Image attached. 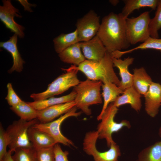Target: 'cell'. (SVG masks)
<instances>
[{
	"label": "cell",
	"instance_id": "cell-1",
	"mask_svg": "<svg viewBox=\"0 0 161 161\" xmlns=\"http://www.w3.org/2000/svg\"><path fill=\"white\" fill-rule=\"evenodd\" d=\"M126 21L121 13L111 12L103 18L96 35L108 52L127 49L130 46L126 36Z\"/></svg>",
	"mask_w": 161,
	"mask_h": 161
},
{
	"label": "cell",
	"instance_id": "cell-2",
	"mask_svg": "<svg viewBox=\"0 0 161 161\" xmlns=\"http://www.w3.org/2000/svg\"><path fill=\"white\" fill-rule=\"evenodd\" d=\"M111 54L106 51L103 58L99 61L85 60L78 66L72 65L69 68L80 71L87 79L100 81L103 83L110 82L118 86L120 80L113 69Z\"/></svg>",
	"mask_w": 161,
	"mask_h": 161
},
{
	"label": "cell",
	"instance_id": "cell-3",
	"mask_svg": "<svg viewBox=\"0 0 161 161\" xmlns=\"http://www.w3.org/2000/svg\"><path fill=\"white\" fill-rule=\"evenodd\" d=\"M102 83L87 79L80 81L74 88L76 92L74 100L76 106L86 115L92 114L91 110L89 108L90 106L102 103L100 92Z\"/></svg>",
	"mask_w": 161,
	"mask_h": 161
},
{
	"label": "cell",
	"instance_id": "cell-4",
	"mask_svg": "<svg viewBox=\"0 0 161 161\" xmlns=\"http://www.w3.org/2000/svg\"><path fill=\"white\" fill-rule=\"evenodd\" d=\"M62 69L66 72L58 76L48 85L44 91L32 93L30 95V97L35 101L45 100L62 94L79 83L80 81L77 76L78 70L69 68Z\"/></svg>",
	"mask_w": 161,
	"mask_h": 161
},
{
	"label": "cell",
	"instance_id": "cell-5",
	"mask_svg": "<svg viewBox=\"0 0 161 161\" xmlns=\"http://www.w3.org/2000/svg\"><path fill=\"white\" fill-rule=\"evenodd\" d=\"M118 110V108L112 103H110L103 114L101 121L97 127L98 138L105 139L109 148L112 143L115 142L112 137L114 133L119 131L123 127L129 128L131 127L130 122L127 120H123L120 123L114 121V118Z\"/></svg>",
	"mask_w": 161,
	"mask_h": 161
},
{
	"label": "cell",
	"instance_id": "cell-6",
	"mask_svg": "<svg viewBox=\"0 0 161 161\" xmlns=\"http://www.w3.org/2000/svg\"><path fill=\"white\" fill-rule=\"evenodd\" d=\"M39 123L37 118L29 121L20 119L9 125L6 130L9 150L12 153L18 148L33 147L29 139L28 130L31 126Z\"/></svg>",
	"mask_w": 161,
	"mask_h": 161
},
{
	"label": "cell",
	"instance_id": "cell-7",
	"mask_svg": "<svg viewBox=\"0 0 161 161\" xmlns=\"http://www.w3.org/2000/svg\"><path fill=\"white\" fill-rule=\"evenodd\" d=\"M149 12L145 11L136 17L126 19V33L130 44L143 42L150 36L149 26L151 20Z\"/></svg>",
	"mask_w": 161,
	"mask_h": 161
},
{
	"label": "cell",
	"instance_id": "cell-8",
	"mask_svg": "<svg viewBox=\"0 0 161 161\" xmlns=\"http://www.w3.org/2000/svg\"><path fill=\"white\" fill-rule=\"evenodd\" d=\"M98 138L97 131H91L85 135L83 143L84 151L93 157L94 161H118L121 152L118 145L115 142L112 143L110 148L104 152H100L96 148V143Z\"/></svg>",
	"mask_w": 161,
	"mask_h": 161
},
{
	"label": "cell",
	"instance_id": "cell-9",
	"mask_svg": "<svg viewBox=\"0 0 161 161\" xmlns=\"http://www.w3.org/2000/svg\"><path fill=\"white\" fill-rule=\"evenodd\" d=\"M77 109L75 106L57 120L47 123H37L33 127L49 134L54 139L57 143H60L64 145L75 147L73 143L62 134L60 126L63 122L67 118L71 117H77L81 114L82 112H77Z\"/></svg>",
	"mask_w": 161,
	"mask_h": 161
},
{
	"label": "cell",
	"instance_id": "cell-10",
	"mask_svg": "<svg viewBox=\"0 0 161 161\" xmlns=\"http://www.w3.org/2000/svg\"><path fill=\"white\" fill-rule=\"evenodd\" d=\"M100 19L92 10L78 20L76 30L79 42L88 41L97 35L100 24Z\"/></svg>",
	"mask_w": 161,
	"mask_h": 161
},
{
	"label": "cell",
	"instance_id": "cell-11",
	"mask_svg": "<svg viewBox=\"0 0 161 161\" xmlns=\"http://www.w3.org/2000/svg\"><path fill=\"white\" fill-rule=\"evenodd\" d=\"M3 5L0 6V19L6 27L11 32L17 35L20 38L24 36V28L17 23L14 20V17H22L19 10L12 4L10 0L2 1Z\"/></svg>",
	"mask_w": 161,
	"mask_h": 161
},
{
	"label": "cell",
	"instance_id": "cell-12",
	"mask_svg": "<svg viewBox=\"0 0 161 161\" xmlns=\"http://www.w3.org/2000/svg\"><path fill=\"white\" fill-rule=\"evenodd\" d=\"M144 96L146 112L150 117H155L161 105V85L152 81Z\"/></svg>",
	"mask_w": 161,
	"mask_h": 161
},
{
	"label": "cell",
	"instance_id": "cell-13",
	"mask_svg": "<svg viewBox=\"0 0 161 161\" xmlns=\"http://www.w3.org/2000/svg\"><path fill=\"white\" fill-rule=\"evenodd\" d=\"M80 43L84 56L89 60L99 61L103 58L107 51L97 35L88 41Z\"/></svg>",
	"mask_w": 161,
	"mask_h": 161
},
{
	"label": "cell",
	"instance_id": "cell-14",
	"mask_svg": "<svg viewBox=\"0 0 161 161\" xmlns=\"http://www.w3.org/2000/svg\"><path fill=\"white\" fill-rule=\"evenodd\" d=\"M75 106L76 103L74 100L52 106L37 111V119L40 123H48L52 121L63 114L66 113Z\"/></svg>",
	"mask_w": 161,
	"mask_h": 161
},
{
	"label": "cell",
	"instance_id": "cell-15",
	"mask_svg": "<svg viewBox=\"0 0 161 161\" xmlns=\"http://www.w3.org/2000/svg\"><path fill=\"white\" fill-rule=\"evenodd\" d=\"M18 36L17 34H14L10 39L5 42L0 43V47L9 52L13 59V64L8 72L11 73L14 71L20 72L23 68V65L25 63L22 59L17 46Z\"/></svg>",
	"mask_w": 161,
	"mask_h": 161
},
{
	"label": "cell",
	"instance_id": "cell-16",
	"mask_svg": "<svg viewBox=\"0 0 161 161\" xmlns=\"http://www.w3.org/2000/svg\"><path fill=\"white\" fill-rule=\"evenodd\" d=\"M113 66L119 70L121 80L118 87L123 91L126 89L133 86V75L129 70V66L134 60L132 57H128L123 60L112 57Z\"/></svg>",
	"mask_w": 161,
	"mask_h": 161
},
{
	"label": "cell",
	"instance_id": "cell-17",
	"mask_svg": "<svg viewBox=\"0 0 161 161\" xmlns=\"http://www.w3.org/2000/svg\"><path fill=\"white\" fill-rule=\"evenodd\" d=\"M122 94L112 103L114 106L118 108L123 105L129 104L137 112L140 111L142 106L141 95L133 86L126 89Z\"/></svg>",
	"mask_w": 161,
	"mask_h": 161
},
{
	"label": "cell",
	"instance_id": "cell-18",
	"mask_svg": "<svg viewBox=\"0 0 161 161\" xmlns=\"http://www.w3.org/2000/svg\"><path fill=\"white\" fill-rule=\"evenodd\" d=\"M29 140L35 149L53 146L56 143L54 139L47 133L33 127L28 130Z\"/></svg>",
	"mask_w": 161,
	"mask_h": 161
},
{
	"label": "cell",
	"instance_id": "cell-19",
	"mask_svg": "<svg viewBox=\"0 0 161 161\" xmlns=\"http://www.w3.org/2000/svg\"><path fill=\"white\" fill-rule=\"evenodd\" d=\"M80 42L72 45L58 54L62 62L78 66L83 62L85 58L81 52Z\"/></svg>",
	"mask_w": 161,
	"mask_h": 161
},
{
	"label": "cell",
	"instance_id": "cell-20",
	"mask_svg": "<svg viewBox=\"0 0 161 161\" xmlns=\"http://www.w3.org/2000/svg\"><path fill=\"white\" fill-rule=\"evenodd\" d=\"M101 87L103 104L101 112L97 118L98 120H101L103 114L110 103L114 102L119 95L122 94L123 91L116 84L110 82L103 83Z\"/></svg>",
	"mask_w": 161,
	"mask_h": 161
},
{
	"label": "cell",
	"instance_id": "cell-21",
	"mask_svg": "<svg viewBox=\"0 0 161 161\" xmlns=\"http://www.w3.org/2000/svg\"><path fill=\"white\" fill-rule=\"evenodd\" d=\"M133 75V86L140 95H144L148 91L152 82L144 68H135Z\"/></svg>",
	"mask_w": 161,
	"mask_h": 161
},
{
	"label": "cell",
	"instance_id": "cell-22",
	"mask_svg": "<svg viewBox=\"0 0 161 161\" xmlns=\"http://www.w3.org/2000/svg\"><path fill=\"white\" fill-rule=\"evenodd\" d=\"M76 92L73 90L69 94L58 97H51L47 99L32 102H27L37 111L42 110L49 106L74 100Z\"/></svg>",
	"mask_w": 161,
	"mask_h": 161
},
{
	"label": "cell",
	"instance_id": "cell-23",
	"mask_svg": "<svg viewBox=\"0 0 161 161\" xmlns=\"http://www.w3.org/2000/svg\"><path fill=\"white\" fill-rule=\"evenodd\" d=\"M125 5L121 13L126 19L134 11L141 8L148 7L153 10L156 9L158 0H126Z\"/></svg>",
	"mask_w": 161,
	"mask_h": 161
},
{
	"label": "cell",
	"instance_id": "cell-24",
	"mask_svg": "<svg viewBox=\"0 0 161 161\" xmlns=\"http://www.w3.org/2000/svg\"><path fill=\"white\" fill-rule=\"evenodd\" d=\"M54 47L58 54L72 45L79 42L76 30L71 32L62 33L53 40Z\"/></svg>",
	"mask_w": 161,
	"mask_h": 161
},
{
	"label": "cell",
	"instance_id": "cell-25",
	"mask_svg": "<svg viewBox=\"0 0 161 161\" xmlns=\"http://www.w3.org/2000/svg\"><path fill=\"white\" fill-rule=\"evenodd\" d=\"M137 161H161V140L142 150Z\"/></svg>",
	"mask_w": 161,
	"mask_h": 161
},
{
	"label": "cell",
	"instance_id": "cell-26",
	"mask_svg": "<svg viewBox=\"0 0 161 161\" xmlns=\"http://www.w3.org/2000/svg\"><path fill=\"white\" fill-rule=\"evenodd\" d=\"M148 49H156L161 52V38H156L150 36L144 42L136 47L123 51L117 50L112 53L111 55L112 57L119 58L123 55L131 53L134 50Z\"/></svg>",
	"mask_w": 161,
	"mask_h": 161
},
{
	"label": "cell",
	"instance_id": "cell-27",
	"mask_svg": "<svg viewBox=\"0 0 161 161\" xmlns=\"http://www.w3.org/2000/svg\"><path fill=\"white\" fill-rule=\"evenodd\" d=\"M10 109L20 118V119L29 121L37 118V110L22 101L17 105L11 106Z\"/></svg>",
	"mask_w": 161,
	"mask_h": 161
},
{
	"label": "cell",
	"instance_id": "cell-28",
	"mask_svg": "<svg viewBox=\"0 0 161 161\" xmlns=\"http://www.w3.org/2000/svg\"><path fill=\"white\" fill-rule=\"evenodd\" d=\"M12 156L13 161H37L36 149L33 147H20Z\"/></svg>",
	"mask_w": 161,
	"mask_h": 161
},
{
	"label": "cell",
	"instance_id": "cell-29",
	"mask_svg": "<svg viewBox=\"0 0 161 161\" xmlns=\"http://www.w3.org/2000/svg\"><path fill=\"white\" fill-rule=\"evenodd\" d=\"M161 29V0H158L156 11L154 17L151 19L149 26L150 37L159 38L158 31Z\"/></svg>",
	"mask_w": 161,
	"mask_h": 161
},
{
	"label": "cell",
	"instance_id": "cell-30",
	"mask_svg": "<svg viewBox=\"0 0 161 161\" xmlns=\"http://www.w3.org/2000/svg\"><path fill=\"white\" fill-rule=\"evenodd\" d=\"M37 161H55L54 146L36 149Z\"/></svg>",
	"mask_w": 161,
	"mask_h": 161
},
{
	"label": "cell",
	"instance_id": "cell-31",
	"mask_svg": "<svg viewBox=\"0 0 161 161\" xmlns=\"http://www.w3.org/2000/svg\"><path fill=\"white\" fill-rule=\"evenodd\" d=\"M7 86V94L5 99L9 105L11 106H14L19 104L23 101L14 91L11 83H8Z\"/></svg>",
	"mask_w": 161,
	"mask_h": 161
},
{
	"label": "cell",
	"instance_id": "cell-32",
	"mask_svg": "<svg viewBox=\"0 0 161 161\" xmlns=\"http://www.w3.org/2000/svg\"><path fill=\"white\" fill-rule=\"evenodd\" d=\"M9 145L8 139L6 130L1 123L0 124V160L7 153V148Z\"/></svg>",
	"mask_w": 161,
	"mask_h": 161
},
{
	"label": "cell",
	"instance_id": "cell-33",
	"mask_svg": "<svg viewBox=\"0 0 161 161\" xmlns=\"http://www.w3.org/2000/svg\"><path fill=\"white\" fill-rule=\"evenodd\" d=\"M54 152L55 161H69L67 157L69 152L67 151H63L58 143L54 146Z\"/></svg>",
	"mask_w": 161,
	"mask_h": 161
},
{
	"label": "cell",
	"instance_id": "cell-34",
	"mask_svg": "<svg viewBox=\"0 0 161 161\" xmlns=\"http://www.w3.org/2000/svg\"><path fill=\"white\" fill-rule=\"evenodd\" d=\"M11 153L10 151L9 150L0 161H13Z\"/></svg>",
	"mask_w": 161,
	"mask_h": 161
},
{
	"label": "cell",
	"instance_id": "cell-35",
	"mask_svg": "<svg viewBox=\"0 0 161 161\" xmlns=\"http://www.w3.org/2000/svg\"><path fill=\"white\" fill-rule=\"evenodd\" d=\"M109 2L111 3V4L115 6L119 2V1L117 0H109Z\"/></svg>",
	"mask_w": 161,
	"mask_h": 161
},
{
	"label": "cell",
	"instance_id": "cell-36",
	"mask_svg": "<svg viewBox=\"0 0 161 161\" xmlns=\"http://www.w3.org/2000/svg\"><path fill=\"white\" fill-rule=\"evenodd\" d=\"M158 133L159 136L161 138V126L160 127L159 129Z\"/></svg>",
	"mask_w": 161,
	"mask_h": 161
}]
</instances>
